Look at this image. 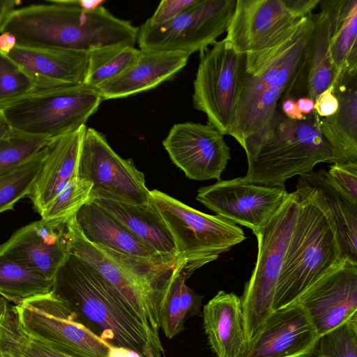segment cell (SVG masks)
Wrapping results in <instances>:
<instances>
[{
    "label": "cell",
    "mask_w": 357,
    "mask_h": 357,
    "mask_svg": "<svg viewBox=\"0 0 357 357\" xmlns=\"http://www.w3.org/2000/svg\"><path fill=\"white\" fill-rule=\"evenodd\" d=\"M314 25L310 13L278 45L244 54L234 122L229 135L243 148L247 158L271 136L279 100L301 68Z\"/></svg>",
    "instance_id": "cell-1"
},
{
    "label": "cell",
    "mask_w": 357,
    "mask_h": 357,
    "mask_svg": "<svg viewBox=\"0 0 357 357\" xmlns=\"http://www.w3.org/2000/svg\"><path fill=\"white\" fill-rule=\"evenodd\" d=\"M64 301L79 321L116 347L147 357H161L164 348L155 335L131 311L97 271L70 253L57 271L52 291Z\"/></svg>",
    "instance_id": "cell-2"
},
{
    "label": "cell",
    "mask_w": 357,
    "mask_h": 357,
    "mask_svg": "<svg viewBox=\"0 0 357 357\" xmlns=\"http://www.w3.org/2000/svg\"><path fill=\"white\" fill-rule=\"evenodd\" d=\"M296 190L298 213L275 289L273 311L291 305L344 259L326 204L301 178Z\"/></svg>",
    "instance_id": "cell-3"
},
{
    "label": "cell",
    "mask_w": 357,
    "mask_h": 357,
    "mask_svg": "<svg viewBox=\"0 0 357 357\" xmlns=\"http://www.w3.org/2000/svg\"><path fill=\"white\" fill-rule=\"evenodd\" d=\"M247 159L243 178L271 187L284 186L289 178L312 172L318 163L335 162L314 110L302 121L289 119L279 110L271 136Z\"/></svg>",
    "instance_id": "cell-4"
},
{
    "label": "cell",
    "mask_w": 357,
    "mask_h": 357,
    "mask_svg": "<svg viewBox=\"0 0 357 357\" xmlns=\"http://www.w3.org/2000/svg\"><path fill=\"white\" fill-rule=\"evenodd\" d=\"M102 98L84 84H37L26 95L0 104L14 130L54 139L86 126Z\"/></svg>",
    "instance_id": "cell-5"
},
{
    "label": "cell",
    "mask_w": 357,
    "mask_h": 357,
    "mask_svg": "<svg viewBox=\"0 0 357 357\" xmlns=\"http://www.w3.org/2000/svg\"><path fill=\"white\" fill-rule=\"evenodd\" d=\"M149 195L173 237L187 278L245 239L240 227L220 215L202 213L158 190Z\"/></svg>",
    "instance_id": "cell-6"
},
{
    "label": "cell",
    "mask_w": 357,
    "mask_h": 357,
    "mask_svg": "<svg viewBox=\"0 0 357 357\" xmlns=\"http://www.w3.org/2000/svg\"><path fill=\"white\" fill-rule=\"evenodd\" d=\"M298 209L299 197L295 190L268 224L255 234L257 259L240 298L247 343L273 312L275 289Z\"/></svg>",
    "instance_id": "cell-7"
},
{
    "label": "cell",
    "mask_w": 357,
    "mask_h": 357,
    "mask_svg": "<svg viewBox=\"0 0 357 357\" xmlns=\"http://www.w3.org/2000/svg\"><path fill=\"white\" fill-rule=\"evenodd\" d=\"M243 59L225 38L199 51L193 106L223 135H229L234 122Z\"/></svg>",
    "instance_id": "cell-8"
},
{
    "label": "cell",
    "mask_w": 357,
    "mask_h": 357,
    "mask_svg": "<svg viewBox=\"0 0 357 357\" xmlns=\"http://www.w3.org/2000/svg\"><path fill=\"white\" fill-rule=\"evenodd\" d=\"M236 0H199L174 20L162 25L146 21L139 28L141 50L178 52L190 56L213 45L227 31Z\"/></svg>",
    "instance_id": "cell-9"
},
{
    "label": "cell",
    "mask_w": 357,
    "mask_h": 357,
    "mask_svg": "<svg viewBox=\"0 0 357 357\" xmlns=\"http://www.w3.org/2000/svg\"><path fill=\"white\" fill-rule=\"evenodd\" d=\"M14 307L22 327L73 357H110L112 345L87 329L52 291Z\"/></svg>",
    "instance_id": "cell-10"
},
{
    "label": "cell",
    "mask_w": 357,
    "mask_h": 357,
    "mask_svg": "<svg viewBox=\"0 0 357 357\" xmlns=\"http://www.w3.org/2000/svg\"><path fill=\"white\" fill-rule=\"evenodd\" d=\"M77 176L92 184L91 198L106 197L137 205L149 202L144 174L131 159L119 156L94 128H86L82 139Z\"/></svg>",
    "instance_id": "cell-11"
},
{
    "label": "cell",
    "mask_w": 357,
    "mask_h": 357,
    "mask_svg": "<svg viewBox=\"0 0 357 357\" xmlns=\"http://www.w3.org/2000/svg\"><path fill=\"white\" fill-rule=\"evenodd\" d=\"M74 216L66 225L70 253L91 265L136 317L160 336L158 303L161 286L156 287L131 273L89 242L81 234Z\"/></svg>",
    "instance_id": "cell-12"
},
{
    "label": "cell",
    "mask_w": 357,
    "mask_h": 357,
    "mask_svg": "<svg viewBox=\"0 0 357 357\" xmlns=\"http://www.w3.org/2000/svg\"><path fill=\"white\" fill-rule=\"evenodd\" d=\"M289 194L284 185H260L238 177L219 179L199 188L196 199L217 215L249 228L255 234L268 224Z\"/></svg>",
    "instance_id": "cell-13"
},
{
    "label": "cell",
    "mask_w": 357,
    "mask_h": 357,
    "mask_svg": "<svg viewBox=\"0 0 357 357\" xmlns=\"http://www.w3.org/2000/svg\"><path fill=\"white\" fill-rule=\"evenodd\" d=\"M305 17L292 0H236L225 39L240 54L268 49L287 38Z\"/></svg>",
    "instance_id": "cell-14"
},
{
    "label": "cell",
    "mask_w": 357,
    "mask_h": 357,
    "mask_svg": "<svg viewBox=\"0 0 357 357\" xmlns=\"http://www.w3.org/2000/svg\"><path fill=\"white\" fill-rule=\"evenodd\" d=\"M162 145L172 162L197 181L220 179L231 158L224 135L208 123H176Z\"/></svg>",
    "instance_id": "cell-15"
},
{
    "label": "cell",
    "mask_w": 357,
    "mask_h": 357,
    "mask_svg": "<svg viewBox=\"0 0 357 357\" xmlns=\"http://www.w3.org/2000/svg\"><path fill=\"white\" fill-rule=\"evenodd\" d=\"M293 304L303 307L320 337L338 327L357 312V264L342 259Z\"/></svg>",
    "instance_id": "cell-16"
},
{
    "label": "cell",
    "mask_w": 357,
    "mask_h": 357,
    "mask_svg": "<svg viewBox=\"0 0 357 357\" xmlns=\"http://www.w3.org/2000/svg\"><path fill=\"white\" fill-rule=\"evenodd\" d=\"M319 338L303 307L293 304L268 315L241 357H313Z\"/></svg>",
    "instance_id": "cell-17"
},
{
    "label": "cell",
    "mask_w": 357,
    "mask_h": 357,
    "mask_svg": "<svg viewBox=\"0 0 357 357\" xmlns=\"http://www.w3.org/2000/svg\"><path fill=\"white\" fill-rule=\"evenodd\" d=\"M66 222L41 218L29 223L0 245V255L54 280L70 255L66 237Z\"/></svg>",
    "instance_id": "cell-18"
},
{
    "label": "cell",
    "mask_w": 357,
    "mask_h": 357,
    "mask_svg": "<svg viewBox=\"0 0 357 357\" xmlns=\"http://www.w3.org/2000/svg\"><path fill=\"white\" fill-rule=\"evenodd\" d=\"M189 57L183 52L140 50L128 68L96 89L102 100L125 98L152 89L174 77L185 66Z\"/></svg>",
    "instance_id": "cell-19"
},
{
    "label": "cell",
    "mask_w": 357,
    "mask_h": 357,
    "mask_svg": "<svg viewBox=\"0 0 357 357\" xmlns=\"http://www.w3.org/2000/svg\"><path fill=\"white\" fill-rule=\"evenodd\" d=\"M74 217L82 236L97 247L157 262L178 261L147 247L109 213L90 199Z\"/></svg>",
    "instance_id": "cell-20"
},
{
    "label": "cell",
    "mask_w": 357,
    "mask_h": 357,
    "mask_svg": "<svg viewBox=\"0 0 357 357\" xmlns=\"http://www.w3.org/2000/svg\"><path fill=\"white\" fill-rule=\"evenodd\" d=\"M86 126L53 139L47 147L41 171L27 195L40 214L46 205L75 177Z\"/></svg>",
    "instance_id": "cell-21"
},
{
    "label": "cell",
    "mask_w": 357,
    "mask_h": 357,
    "mask_svg": "<svg viewBox=\"0 0 357 357\" xmlns=\"http://www.w3.org/2000/svg\"><path fill=\"white\" fill-rule=\"evenodd\" d=\"M203 326L217 357H241L246 344L240 297L219 291L203 308Z\"/></svg>",
    "instance_id": "cell-22"
},
{
    "label": "cell",
    "mask_w": 357,
    "mask_h": 357,
    "mask_svg": "<svg viewBox=\"0 0 357 357\" xmlns=\"http://www.w3.org/2000/svg\"><path fill=\"white\" fill-rule=\"evenodd\" d=\"M338 109L319 117V129L331 146L335 162H357V75H344L333 83Z\"/></svg>",
    "instance_id": "cell-23"
},
{
    "label": "cell",
    "mask_w": 357,
    "mask_h": 357,
    "mask_svg": "<svg viewBox=\"0 0 357 357\" xmlns=\"http://www.w3.org/2000/svg\"><path fill=\"white\" fill-rule=\"evenodd\" d=\"M6 56L36 81L84 83L88 52L16 45Z\"/></svg>",
    "instance_id": "cell-24"
},
{
    "label": "cell",
    "mask_w": 357,
    "mask_h": 357,
    "mask_svg": "<svg viewBox=\"0 0 357 357\" xmlns=\"http://www.w3.org/2000/svg\"><path fill=\"white\" fill-rule=\"evenodd\" d=\"M319 4L326 19L333 82L357 75V0H320Z\"/></svg>",
    "instance_id": "cell-25"
},
{
    "label": "cell",
    "mask_w": 357,
    "mask_h": 357,
    "mask_svg": "<svg viewBox=\"0 0 357 357\" xmlns=\"http://www.w3.org/2000/svg\"><path fill=\"white\" fill-rule=\"evenodd\" d=\"M90 200L109 213L147 247L162 256L178 259L173 237L150 202L137 205L106 197Z\"/></svg>",
    "instance_id": "cell-26"
},
{
    "label": "cell",
    "mask_w": 357,
    "mask_h": 357,
    "mask_svg": "<svg viewBox=\"0 0 357 357\" xmlns=\"http://www.w3.org/2000/svg\"><path fill=\"white\" fill-rule=\"evenodd\" d=\"M314 29L301 68L280 100L286 98H315L326 90L335 79L328 54L326 19L321 11L313 14Z\"/></svg>",
    "instance_id": "cell-27"
},
{
    "label": "cell",
    "mask_w": 357,
    "mask_h": 357,
    "mask_svg": "<svg viewBox=\"0 0 357 357\" xmlns=\"http://www.w3.org/2000/svg\"><path fill=\"white\" fill-rule=\"evenodd\" d=\"M326 204L335 225L342 258L357 264V204L335 185L327 171L300 176Z\"/></svg>",
    "instance_id": "cell-28"
},
{
    "label": "cell",
    "mask_w": 357,
    "mask_h": 357,
    "mask_svg": "<svg viewBox=\"0 0 357 357\" xmlns=\"http://www.w3.org/2000/svg\"><path fill=\"white\" fill-rule=\"evenodd\" d=\"M0 343L3 357H73L27 332L9 302L0 323Z\"/></svg>",
    "instance_id": "cell-29"
},
{
    "label": "cell",
    "mask_w": 357,
    "mask_h": 357,
    "mask_svg": "<svg viewBox=\"0 0 357 357\" xmlns=\"http://www.w3.org/2000/svg\"><path fill=\"white\" fill-rule=\"evenodd\" d=\"M54 280L0 255V295L15 305L52 291Z\"/></svg>",
    "instance_id": "cell-30"
},
{
    "label": "cell",
    "mask_w": 357,
    "mask_h": 357,
    "mask_svg": "<svg viewBox=\"0 0 357 357\" xmlns=\"http://www.w3.org/2000/svg\"><path fill=\"white\" fill-rule=\"evenodd\" d=\"M139 53V49L128 45H114L89 52L84 84L96 89L128 68Z\"/></svg>",
    "instance_id": "cell-31"
},
{
    "label": "cell",
    "mask_w": 357,
    "mask_h": 357,
    "mask_svg": "<svg viewBox=\"0 0 357 357\" xmlns=\"http://www.w3.org/2000/svg\"><path fill=\"white\" fill-rule=\"evenodd\" d=\"M183 266V263L179 261L160 289L159 328L169 339H172L183 330L186 319L182 312L180 299L181 284L188 278L182 271Z\"/></svg>",
    "instance_id": "cell-32"
},
{
    "label": "cell",
    "mask_w": 357,
    "mask_h": 357,
    "mask_svg": "<svg viewBox=\"0 0 357 357\" xmlns=\"http://www.w3.org/2000/svg\"><path fill=\"white\" fill-rule=\"evenodd\" d=\"M47 147L13 171L0 176V213L13 209L20 199L29 195L41 171Z\"/></svg>",
    "instance_id": "cell-33"
},
{
    "label": "cell",
    "mask_w": 357,
    "mask_h": 357,
    "mask_svg": "<svg viewBox=\"0 0 357 357\" xmlns=\"http://www.w3.org/2000/svg\"><path fill=\"white\" fill-rule=\"evenodd\" d=\"M52 139L12 129L0 140V176L26 162Z\"/></svg>",
    "instance_id": "cell-34"
},
{
    "label": "cell",
    "mask_w": 357,
    "mask_h": 357,
    "mask_svg": "<svg viewBox=\"0 0 357 357\" xmlns=\"http://www.w3.org/2000/svg\"><path fill=\"white\" fill-rule=\"evenodd\" d=\"M92 189L90 182L75 177L46 205L41 218L68 221L89 201Z\"/></svg>",
    "instance_id": "cell-35"
},
{
    "label": "cell",
    "mask_w": 357,
    "mask_h": 357,
    "mask_svg": "<svg viewBox=\"0 0 357 357\" xmlns=\"http://www.w3.org/2000/svg\"><path fill=\"white\" fill-rule=\"evenodd\" d=\"M314 354L325 357H357V312L321 336Z\"/></svg>",
    "instance_id": "cell-36"
},
{
    "label": "cell",
    "mask_w": 357,
    "mask_h": 357,
    "mask_svg": "<svg viewBox=\"0 0 357 357\" xmlns=\"http://www.w3.org/2000/svg\"><path fill=\"white\" fill-rule=\"evenodd\" d=\"M36 83L33 76L0 52V104L26 95Z\"/></svg>",
    "instance_id": "cell-37"
},
{
    "label": "cell",
    "mask_w": 357,
    "mask_h": 357,
    "mask_svg": "<svg viewBox=\"0 0 357 357\" xmlns=\"http://www.w3.org/2000/svg\"><path fill=\"white\" fill-rule=\"evenodd\" d=\"M327 172L339 189L357 204V162H335Z\"/></svg>",
    "instance_id": "cell-38"
},
{
    "label": "cell",
    "mask_w": 357,
    "mask_h": 357,
    "mask_svg": "<svg viewBox=\"0 0 357 357\" xmlns=\"http://www.w3.org/2000/svg\"><path fill=\"white\" fill-rule=\"evenodd\" d=\"M199 0H162L146 22L151 25L164 24L194 6Z\"/></svg>",
    "instance_id": "cell-39"
},
{
    "label": "cell",
    "mask_w": 357,
    "mask_h": 357,
    "mask_svg": "<svg viewBox=\"0 0 357 357\" xmlns=\"http://www.w3.org/2000/svg\"><path fill=\"white\" fill-rule=\"evenodd\" d=\"M314 110L320 118L330 116L338 109V100L333 93L331 84L326 90L320 93L314 99Z\"/></svg>",
    "instance_id": "cell-40"
},
{
    "label": "cell",
    "mask_w": 357,
    "mask_h": 357,
    "mask_svg": "<svg viewBox=\"0 0 357 357\" xmlns=\"http://www.w3.org/2000/svg\"><path fill=\"white\" fill-rule=\"evenodd\" d=\"M202 296L196 294L183 282L181 287L180 299L183 315L186 318L188 315L197 314L199 312L202 305Z\"/></svg>",
    "instance_id": "cell-41"
},
{
    "label": "cell",
    "mask_w": 357,
    "mask_h": 357,
    "mask_svg": "<svg viewBox=\"0 0 357 357\" xmlns=\"http://www.w3.org/2000/svg\"><path fill=\"white\" fill-rule=\"evenodd\" d=\"M282 114L288 119L296 121H302L306 119L298 109L296 101L292 98H286L281 100Z\"/></svg>",
    "instance_id": "cell-42"
},
{
    "label": "cell",
    "mask_w": 357,
    "mask_h": 357,
    "mask_svg": "<svg viewBox=\"0 0 357 357\" xmlns=\"http://www.w3.org/2000/svg\"><path fill=\"white\" fill-rule=\"evenodd\" d=\"M17 45V39L14 35L9 32L0 33V52L3 54H8Z\"/></svg>",
    "instance_id": "cell-43"
},
{
    "label": "cell",
    "mask_w": 357,
    "mask_h": 357,
    "mask_svg": "<svg viewBox=\"0 0 357 357\" xmlns=\"http://www.w3.org/2000/svg\"><path fill=\"white\" fill-rule=\"evenodd\" d=\"M20 3L16 0H0V29L6 16Z\"/></svg>",
    "instance_id": "cell-44"
},
{
    "label": "cell",
    "mask_w": 357,
    "mask_h": 357,
    "mask_svg": "<svg viewBox=\"0 0 357 357\" xmlns=\"http://www.w3.org/2000/svg\"><path fill=\"white\" fill-rule=\"evenodd\" d=\"M296 104L299 111L303 115H308L314 111V101L310 98H299L296 100Z\"/></svg>",
    "instance_id": "cell-45"
},
{
    "label": "cell",
    "mask_w": 357,
    "mask_h": 357,
    "mask_svg": "<svg viewBox=\"0 0 357 357\" xmlns=\"http://www.w3.org/2000/svg\"><path fill=\"white\" fill-rule=\"evenodd\" d=\"M110 357H143L132 349L112 347Z\"/></svg>",
    "instance_id": "cell-46"
},
{
    "label": "cell",
    "mask_w": 357,
    "mask_h": 357,
    "mask_svg": "<svg viewBox=\"0 0 357 357\" xmlns=\"http://www.w3.org/2000/svg\"><path fill=\"white\" fill-rule=\"evenodd\" d=\"M12 129L3 114L0 110V140L6 136Z\"/></svg>",
    "instance_id": "cell-47"
},
{
    "label": "cell",
    "mask_w": 357,
    "mask_h": 357,
    "mask_svg": "<svg viewBox=\"0 0 357 357\" xmlns=\"http://www.w3.org/2000/svg\"><path fill=\"white\" fill-rule=\"evenodd\" d=\"M8 303V301L6 299H5L2 296H0V323H1V319L3 317L4 311L6 308ZM0 357H3L1 343H0Z\"/></svg>",
    "instance_id": "cell-48"
},
{
    "label": "cell",
    "mask_w": 357,
    "mask_h": 357,
    "mask_svg": "<svg viewBox=\"0 0 357 357\" xmlns=\"http://www.w3.org/2000/svg\"><path fill=\"white\" fill-rule=\"evenodd\" d=\"M147 357H154L153 356V354L152 352V351H149L148 355H147Z\"/></svg>",
    "instance_id": "cell-49"
},
{
    "label": "cell",
    "mask_w": 357,
    "mask_h": 357,
    "mask_svg": "<svg viewBox=\"0 0 357 357\" xmlns=\"http://www.w3.org/2000/svg\"><path fill=\"white\" fill-rule=\"evenodd\" d=\"M313 357H325V356L319 355V354H314V356Z\"/></svg>",
    "instance_id": "cell-50"
}]
</instances>
